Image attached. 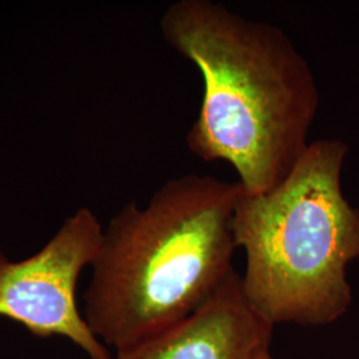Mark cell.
Masks as SVG:
<instances>
[{
  "label": "cell",
  "instance_id": "obj_1",
  "mask_svg": "<svg viewBox=\"0 0 359 359\" xmlns=\"http://www.w3.org/2000/svg\"><path fill=\"white\" fill-rule=\"evenodd\" d=\"M160 28L204 83L189 151L228 163L249 194L274 189L308 149L320 107L306 59L280 27L213 0L172 3Z\"/></svg>",
  "mask_w": 359,
  "mask_h": 359
},
{
  "label": "cell",
  "instance_id": "obj_2",
  "mask_svg": "<svg viewBox=\"0 0 359 359\" xmlns=\"http://www.w3.org/2000/svg\"><path fill=\"white\" fill-rule=\"evenodd\" d=\"M238 181L185 175L145 206L128 203L103 231L90 265L84 318L116 351L203 308L234 271Z\"/></svg>",
  "mask_w": 359,
  "mask_h": 359
},
{
  "label": "cell",
  "instance_id": "obj_3",
  "mask_svg": "<svg viewBox=\"0 0 359 359\" xmlns=\"http://www.w3.org/2000/svg\"><path fill=\"white\" fill-rule=\"evenodd\" d=\"M347 145L317 140L269 192L243 189L233 237L245 253L249 306L270 325L322 326L351 304L347 265L359 257V209L341 187Z\"/></svg>",
  "mask_w": 359,
  "mask_h": 359
},
{
  "label": "cell",
  "instance_id": "obj_4",
  "mask_svg": "<svg viewBox=\"0 0 359 359\" xmlns=\"http://www.w3.org/2000/svg\"><path fill=\"white\" fill-rule=\"evenodd\" d=\"M99 218L79 208L39 252L22 261L0 253V317L40 337H65L90 359H112L79 310L76 289L97 256L103 237Z\"/></svg>",
  "mask_w": 359,
  "mask_h": 359
},
{
  "label": "cell",
  "instance_id": "obj_5",
  "mask_svg": "<svg viewBox=\"0 0 359 359\" xmlns=\"http://www.w3.org/2000/svg\"><path fill=\"white\" fill-rule=\"evenodd\" d=\"M274 326L249 306L236 270L203 308L115 359H250L270 348Z\"/></svg>",
  "mask_w": 359,
  "mask_h": 359
},
{
  "label": "cell",
  "instance_id": "obj_6",
  "mask_svg": "<svg viewBox=\"0 0 359 359\" xmlns=\"http://www.w3.org/2000/svg\"><path fill=\"white\" fill-rule=\"evenodd\" d=\"M250 359H274L271 353H270V348H265V350H261L259 353H257L256 355H253Z\"/></svg>",
  "mask_w": 359,
  "mask_h": 359
}]
</instances>
